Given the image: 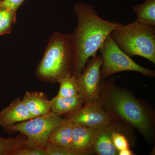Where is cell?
<instances>
[{
  "mask_svg": "<svg viewBox=\"0 0 155 155\" xmlns=\"http://www.w3.org/2000/svg\"><path fill=\"white\" fill-rule=\"evenodd\" d=\"M116 128L113 124L104 128L97 130L96 137L93 147L97 154L100 155H116L118 150L113 143L112 136Z\"/></svg>",
  "mask_w": 155,
  "mask_h": 155,
  "instance_id": "8fae6325",
  "label": "cell"
},
{
  "mask_svg": "<svg viewBox=\"0 0 155 155\" xmlns=\"http://www.w3.org/2000/svg\"><path fill=\"white\" fill-rule=\"evenodd\" d=\"M26 0H2L0 3V7H5L17 12Z\"/></svg>",
  "mask_w": 155,
  "mask_h": 155,
  "instance_id": "7402d4cb",
  "label": "cell"
},
{
  "mask_svg": "<svg viewBox=\"0 0 155 155\" xmlns=\"http://www.w3.org/2000/svg\"><path fill=\"white\" fill-rule=\"evenodd\" d=\"M17 20V12L0 7V36L9 34Z\"/></svg>",
  "mask_w": 155,
  "mask_h": 155,
  "instance_id": "ac0fdd59",
  "label": "cell"
},
{
  "mask_svg": "<svg viewBox=\"0 0 155 155\" xmlns=\"http://www.w3.org/2000/svg\"><path fill=\"white\" fill-rule=\"evenodd\" d=\"M96 133L97 130L74 125L72 130L71 148L91 152L95 141Z\"/></svg>",
  "mask_w": 155,
  "mask_h": 155,
  "instance_id": "7c38bea8",
  "label": "cell"
},
{
  "mask_svg": "<svg viewBox=\"0 0 155 155\" xmlns=\"http://www.w3.org/2000/svg\"><path fill=\"white\" fill-rule=\"evenodd\" d=\"M27 141V137L20 133L15 137L0 136V155H13L17 150L25 147Z\"/></svg>",
  "mask_w": 155,
  "mask_h": 155,
  "instance_id": "2e32d148",
  "label": "cell"
},
{
  "mask_svg": "<svg viewBox=\"0 0 155 155\" xmlns=\"http://www.w3.org/2000/svg\"><path fill=\"white\" fill-rule=\"evenodd\" d=\"M13 155H47L45 149L24 147L17 150Z\"/></svg>",
  "mask_w": 155,
  "mask_h": 155,
  "instance_id": "44dd1931",
  "label": "cell"
},
{
  "mask_svg": "<svg viewBox=\"0 0 155 155\" xmlns=\"http://www.w3.org/2000/svg\"><path fill=\"white\" fill-rule=\"evenodd\" d=\"M83 105L78 94L69 97L57 95L50 101L51 111L61 116L78 110L83 107Z\"/></svg>",
  "mask_w": 155,
  "mask_h": 155,
  "instance_id": "4fadbf2b",
  "label": "cell"
},
{
  "mask_svg": "<svg viewBox=\"0 0 155 155\" xmlns=\"http://www.w3.org/2000/svg\"><path fill=\"white\" fill-rule=\"evenodd\" d=\"M104 98L106 107L110 111L132 125L146 138L152 134V122L146 110L129 92L113 86Z\"/></svg>",
  "mask_w": 155,
  "mask_h": 155,
  "instance_id": "3957f363",
  "label": "cell"
},
{
  "mask_svg": "<svg viewBox=\"0 0 155 155\" xmlns=\"http://www.w3.org/2000/svg\"><path fill=\"white\" fill-rule=\"evenodd\" d=\"M2 0H0V3H1V2H2Z\"/></svg>",
  "mask_w": 155,
  "mask_h": 155,
  "instance_id": "cb8c5ba5",
  "label": "cell"
},
{
  "mask_svg": "<svg viewBox=\"0 0 155 155\" xmlns=\"http://www.w3.org/2000/svg\"><path fill=\"white\" fill-rule=\"evenodd\" d=\"M73 10L77 22L71 34L76 52L74 75H77L83 71L88 59L97 54L112 31L122 24L103 19L90 4L78 2Z\"/></svg>",
  "mask_w": 155,
  "mask_h": 155,
  "instance_id": "6da1fadb",
  "label": "cell"
},
{
  "mask_svg": "<svg viewBox=\"0 0 155 155\" xmlns=\"http://www.w3.org/2000/svg\"><path fill=\"white\" fill-rule=\"evenodd\" d=\"M137 16L136 21L147 26L155 27V0H145L132 8Z\"/></svg>",
  "mask_w": 155,
  "mask_h": 155,
  "instance_id": "9a60e30c",
  "label": "cell"
},
{
  "mask_svg": "<svg viewBox=\"0 0 155 155\" xmlns=\"http://www.w3.org/2000/svg\"><path fill=\"white\" fill-rule=\"evenodd\" d=\"M113 40L126 54L138 56L155 64V27L135 21L112 31Z\"/></svg>",
  "mask_w": 155,
  "mask_h": 155,
  "instance_id": "277c9868",
  "label": "cell"
},
{
  "mask_svg": "<svg viewBox=\"0 0 155 155\" xmlns=\"http://www.w3.org/2000/svg\"><path fill=\"white\" fill-rule=\"evenodd\" d=\"M64 119L61 115L51 111L43 116L3 128L7 131H17L25 135L27 138L25 146L27 147L46 149L51 134L63 123Z\"/></svg>",
  "mask_w": 155,
  "mask_h": 155,
  "instance_id": "5b68a950",
  "label": "cell"
},
{
  "mask_svg": "<svg viewBox=\"0 0 155 155\" xmlns=\"http://www.w3.org/2000/svg\"><path fill=\"white\" fill-rule=\"evenodd\" d=\"M22 101L34 117L43 116L51 111L50 101L42 92L26 91Z\"/></svg>",
  "mask_w": 155,
  "mask_h": 155,
  "instance_id": "30bf717a",
  "label": "cell"
},
{
  "mask_svg": "<svg viewBox=\"0 0 155 155\" xmlns=\"http://www.w3.org/2000/svg\"><path fill=\"white\" fill-rule=\"evenodd\" d=\"M134 154L132 151L130 150L129 148L125 149L119 151L118 155H133Z\"/></svg>",
  "mask_w": 155,
  "mask_h": 155,
  "instance_id": "603a6c76",
  "label": "cell"
},
{
  "mask_svg": "<svg viewBox=\"0 0 155 155\" xmlns=\"http://www.w3.org/2000/svg\"><path fill=\"white\" fill-rule=\"evenodd\" d=\"M67 117L74 125L95 130L109 126L114 120L112 114L103 107L100 100L84 105L78 110L67 114Z\"/></svg>",
  "mask_w": 155,
  "mask_h": 155,
  "instance_id": "ba28073f",
  "label": "cell"
},
{
  "mask_svg": "<svg viewBox=\"0 0 155 155\" xmlns=\"http://www.w3.org/2000/svg\"><path fill=\"white\" fill-rule=\"evenodd\" d=\"M74 126L70 119H65L61 125L53 130L50 135L49 143L55 146L71 148Z\"/></svg>",
  "mask_w": 155,
  "mask_h": 155,
  "instance_id": "5bb4252c",
  "label": "cell"
},
{
  "mask_svg": "<svg viewBox=\"0 0 155 155\" xmlns=\"http://www.w3.org/2000/svg\"><path fill=\"white\" fill-rule=\"evenodd\" d=\"M103 60L101 69L102 79L110 77L114 74L124 71L141 73L147 77H154L155 72L136 63L118 46L110 35L99 50Z\"/></svg>",
  "mask_w": 155,
  "mask_h": 155,
  "instance_id": "8992f818",
  "label": "cell"
},
{
  "mask_svg": "<svg viewBox=\"0 0 155 155\" xmlns=\"http://www.w3.org/2000/svg\"><path fill=\"white\" fill-rule=\"evenodd\" d=\"M20 98L14 100L8 107L0 111V125L8 127L35 118Z\"/></svg>",
  "mask_w": 155,
  "mask_h": 155,
  "instance_id": "9c48e42d",
  "label": "cell"
},
{
  "mask_svg": "<svg viewBox=\"0 0 155 155\" xmlns=\"http://www.w3.org/2000/svg\"><path fill=\"white\" fill-rule=\"evenodd\" d=\"M102 64L101 57L97 54L88 59L80 74L75 75L79 86L78 94L84 105L100 100Z\"/></svg>",
  "mask_w": 155,
  "mask_h": 155,
  "instance_id": "52a82bcc",
  "label": "cell"
},
{
  "mask_svg": "<svg viewBox=\"0 0 155 155\" xmlns=\"http://www.w3.org/2000/svg\"><path fill=\"white\" fill-rule=\"evenodd\" d=\"M47 155H85L91 152L77 150L68 148L55 146L49 143L46 148Z\"/></svg>",
  "mask_w": 155,
  "mask_h": 155,
  "instance_id": "d6986e66",
  "label": "cell"
},
{
  "mask_svg": "<svg viewBox=\"0 0 155 155\" xmlns=\"http://www.w3.org/2000/svg\"><path fill=\"white\" fill-rule=\"evenodd\" d=\"M113 143L116 149L119 151L129 148V144L126 137L121 134L115 131L112 136Z\"/></svg>",
  "mask_w": 155,
  "mask_h": 155,
  "instance_id": "ffe728a7",
  "label": "cell"
},
{
  "mask_svg": "<svg viewBox=\"0 0 155 155\" xmlns=\"http://www.w3.org/2000/svg\"><path fill=\"white\" fill-rule=\"evenodd\" d=\"M75 59L72 34L54 31L37 67V77L43 82L58 83L62 78L74 75Z\"/></svg>",
  "mask_w": 155,
  "mask_h": 155,
  "instance_id": "7a4b0ae2",
  "label": "cell"
},
{
  "mask_svg": "<svg viewBox=\"0 0 155 155\" xmlns=\"http://www.w3.org/2000/svg\"><path fill=\"white\" fill-rule=\"evenodd\" d=\"M60 87L57 96L62 97H69L78 94L79 86L75 75H68L59 80Z\"/></svg>",
  "mask_w": 155,
  "mask_h": 155,
  "instance_id": "e0dca14e",
  "label": "cell"
}]
</instances>
